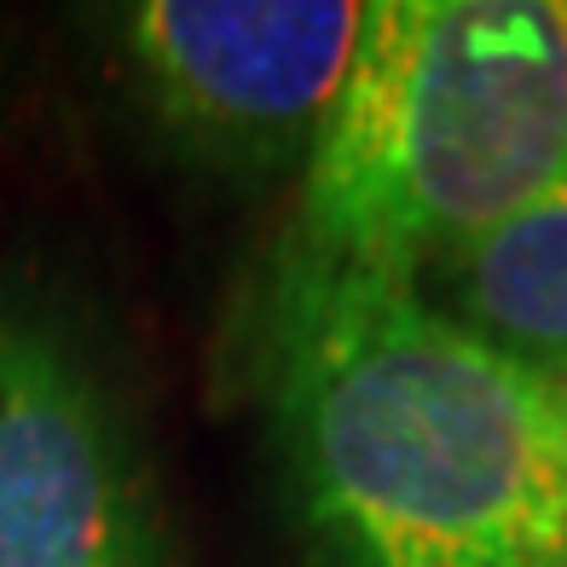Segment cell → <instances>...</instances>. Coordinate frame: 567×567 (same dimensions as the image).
Instances as JSON below:
<instances>
[{
    "mask_svg": "<svg viewBox=\"0 0 567 567\" xmlns=\"http://www.w3.org/2000/svg\"><path fill=\"white\" fill-rule=\"evenodd\" d=\"M255 389L324 567H567L550 382L411 278L284 249Z\"/></svg>",
    "mask_w": 567,
    "mask_h": 567,
    "instance_id": "obj_1",
    "label": "cell"
},
{
    "mask_svg": "<svg viewBox=\"0 0 567 567\" xmlns=\"http://www.w3.org/2000/svg\"><path fill=\"white\" fill-rule=\"evenodd\" d=\"M567 174V0H371L284 249L423 278Z\"/></svg>",
    "mask_w": 567,
    "mask_h": 567,
    "instance_id": "obj_2",
    "label": "cell"
},
{
    "mask_svg": "<svg viewBox=\"0 0 567 567\" xmlns=\"http://www.w3.org/2000/svg\"><path fill=\"white\" fill-rule=\"evenodd\" d=\"M0 567H174L116 400L18 296H0Z\"/></svg>",
    "mask_w": 567,
    "mask_h": 567,
    "instance_id": "obj_3",
    "label": "cell"
},
{
    "mask_svg": "<svg viewBox=\"0 0 567 567\" xmlns=\"http://www.w3.org/2000/svg\"><path fill=\"white\" fill-rule=\"evenodd\" d=\"M365 18L359 0H145L122 47L174 140L226 163H284L313 157Z\"/></svg>",
    "mask_w": 567,
    "mask_h": 567,
    "instance_id": "obj_4",
    "label": "cell"
},
{
    "mask_svg": "<svg viewBox=\"0 0 567 567\" xmlns=\"http://www.w3.org/2000/svg\"><path fill=\"white\" fill-rule=\"evenodd\" d=\"M411 284L533 377H567V174Z\"/></svg>",
    "mask_w": 567,
    "mask_h": 567,
    "instance_id": "obj_5",
    "label": "cell"
},
{
    "mask_svg": "<svg viewBox=\"0 0 567 567\" xmlns=\"http://www.w3.org/2000/svg\"><path fill=\"white\" fill-rule=\"evenodd\" d=\"M550 382V405H556V441H561V470H567V377H545Z\"/></svg>",
    "mask_w": 567,
    "mask_h": 567,
    "instance_id": "obj_6",
    "label": "cell"
}]
</instances>
